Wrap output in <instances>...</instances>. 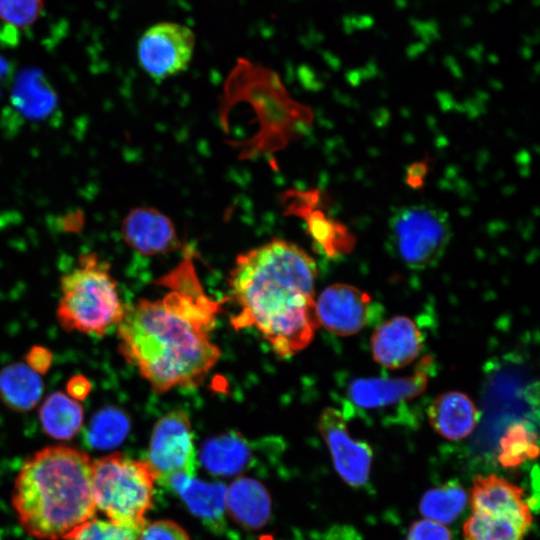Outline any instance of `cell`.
<instances>
[{"instance_id": "cell-15", "label": "cell", "mask_w": 540, "mask_h": 540, "mask_svg": "<svg viewBox=\"0 0 540 540\" xmlns=\"http://www.w3.org/2000/svg\"><path fill=\"white\" fill-rule=\"evenodd\" d=\"M164 485L178 494L189 511L211 530L220 532L224 529L227 492L225 485L184 474L170 477Z\"/></svg>"}, {"instance_id": "cell-8", "label": "cell", "mask_w": 540, "mask_h": 540, "mask_svg": "<svg viewBox=\"0 0 540 540\" xmlns=\"http://www.w3.org/2000/svg\"><path fill=\"white\" fill-rule=\"evenodd\" d=\"M195 48L194 32L181 23L159 22L148 27L137 44L142 70L160 82L185 71Z\"/></svg>"}, {"instance_id": "cell-3", "label": "cell", "mask_w": 540, "mask_h": 540, "mask_svg": "<svg viewBox=\"0 0 540 540\" xmlns=\"http://www.w3.org/2000/svg\"><path fill=\"white\" fill-rule=\"evenodd\" d=\"M93 460L84 451L55 445L42 448L22 465L12 504L22 528L40 540H69L96 516Z\"/></svg>"}, {"instance_id": "cell-29", "label": "cell", "mask_w": 540, "mask_h": 540, "mask_svg": "<svg viewBox=\"0 0 540 540\" xmlns=\"http://www.w3.org/2000/svg\"><path fill=\"white\" fill-rule=\"evenodd\" d=\"M406 540H452V536L443 524L424 518L410 526Z\"/></svg>"}, {"instance_id": "cell-23", "label": "cell", "mask_w": 540, "mask_h": 540, "mask_svg": "<svg viewBox=\"0 0 540 540\" xmlns=\"http://www.w3.org/2000/svg\"><path fill=\"white\" fill-rule=\"evenodd\" d=\"M467 501L466 491L451 481L428 490L420 500L419 511L425 519L449 524L464 510Z\"/></svg>"}, {"instance_id": "cell-22", "label": "cell", "mask_w": 540, "mask_h": 540, "mask_svg": "<svg viewBox=\"0 0 540 540\" xmlns=\"http://www.w3.org/2000/svg\"><path fill=\"white\" fill-rule=\"evenodd\" d=\"M531 524L510 516L472 511L463 535L466 540H522Z\"/></svg>"}, {"instance_id": "cell-6", "label": "cell", "mask_w": 540, "mask_h": 540, "mask_svg": "<svg viewBox=\"0 0 540 540\" xmlns=\"http://www.w3.org/2000/svg\"><path fill=\"white\" fill-rule=\"evenodd\" d=\"M388 238L396 256L411 268L435 265L451 239V225L443 210L415 204L397 208L388 221Z\"/></svg>"}, {"instance_id": "cell-16", "label": "cell", "mask_w": 540, "mask_h": 540, "mask_svg": "<svg viewBox=\"0 0 540 540\" xmlns=\"http://www.w3.org/2000/svg\"><path fill=\"white\" fill-rule=\"evenodd\" d=\"M524 490L494 474L476 476L471 490L472 511L510 516L532 523V513L523 499Z\"/></svg>"}, {"instance_id": "cell-32", "label": "cell", "mask_w": 540, "mask_h": 540, "mask_svg": "<svg viewBox=\"0 0 540 540\" xmlns=\"http://www.w3.org/2000/svg\"><path fill=\"white\" fill-rule=\"evenodd\" d=\"M66 389L69 397L79 401L85 399L89 395L92 386L85 376L75 375L68 380Z\"/></svg>"}, {"instance_id": "cell-30", "label": "cell", "mask_w": 540, "mask_h": 540, "mask_svg": "<svg viewBox=\"0 0 540 540\" xmlns=\"http://www.w3.org/2000/svg\"><path fill=\"white\" fill-rule=\"evenodd\" d=\"M26 363L37 374H45L51 367L53 356L52 352L42 346L30 348L26 354Z\"/></svg>"}, {"instance_id": "cell-19", "label": "cell", "mask_w": 540, "mask_h": 540, "mask_svg": "<svg viewBox=\"0 0 540 540\" xmlns=\"http://www.w3.org/2000/svg\"><path fill=\"white\" fill-rule=\"evenodd\" d=\"M226 508L235 522L244 528L256 530L268 522L271 500L260 482L238 477L227 488Z\"/></svg>"}, {"instance_id": "cell-12", "label": "cell", "mask_w": 540, "mask_h": 540, "mask_svg": "<svg viewBox=\"0 0 540 540\" xmlns=\"http://www.w3.org/2000/svg\"><path fill=\"white\" fill-rule=\"evenodd\" d=\"M9 109L22 123L46 122L58 113L59 98L40 69H24L14 79Z\"/></svg>"}, {"instance_id": "cell-20", "label": "cell", "mask_w": 540, "mask_h": 540, "mask_svg": "<svg viewBox=\"0 0 540 540\" xmlns=\"http://www.w3.org/2000/svg\"><path fill=\"white\" fill-rule=\"evenodd\" d=\"M43 393V382L23 363L6 366L0 372V398L12 410L26 412L35 407Z\"/></svg>"}, {"instance_id": "cell-13", "label": "cell", "mask_w": 540, "mask_h": 540, "mask_svg": "<svg viewBox=\"0 0 540 540\" xmlns=\"http://www.w3.org/2000/svg\"><path fill=\"white\" fill-rule=\"evenodd\" d=\"M422 333L406 316H395L376 328L371 337V352L380 365L399 369L409 365L419 355Z\"/></svg>"}, {"instance_id": "cell-25", "label": "cell", "mask_w": 540, "mask_h": 540, "mask_svg": "<svg viewBox=\"0 0 540 540\" xmlns=\"http://www.w3.org/2000/svg\"><path fill=\"white\" fill-rule=\"evenodd\" d=\"M499 460L505 467H514L538 454L535 437L524 423H514L508 427L500 440Z\"/></svg>"}, {"instance_id": "cell-1", "label": "cell", "mask_w": 540, "mask_h": 540, "mask_svg": "<svg viewBox=\"0 0 540 540\" xmlns=\"http://www.w3.org/2000/svg\"><path fill=\"white\" fill-rule=\"evenodd\" d=\"M191 252L161 279L164 297L126 306L117 324L119 352L158 393L198 385L220 357L210 336L220 303L204 292Z\"/></svg>"}, {"instance_id": "cell-14", "label": "cell", "mask_w": 540, "mask_h": 540, "mask_svg": "<svg viewBox=\"0 0 540 540\" xmlns=\"http://www.w3.org/2000/svg\"><path fill=\"white\" fill-rule=\"evenodd\" d=\"M428 379L423 370L403 377L357 378L348 385L347 397L361 408H384L421 395L427 388Z\"/></svg>"}, {"instance_id": "cell-17", "label": "cell", "mask_w": 540, "mask_h": 540, "mask_svg": "<svg viewBox=\"0 0 540 540\" xmlns=\"http://www.w3.org/2000/svg\"><path fill=\"white\" fill-rule=\"evenodd\" d=\"M427 414L432 428L450 440L470 435L479 420V411L473 401L458 391L445 392L436 397Z\"/></svg>"}, {"instance_id": "cell-28", "label": "cell", "mask_w": 540, "mask_h": 540, "mask_svg": "<svg viewBox=\"0 0 540 540\" xmlns=\"http://www.w3.org/2000/svg\"><path fill=\"white\" fill-rule=\"evenodd\" d=\"M138 540H190L179 524L171 520H157L141 528Z\"/></svg>"}, {"instance_id": "cell-24", "label": "cell", "mask_w": 540, "mask_h": 540, "mask_svg": "<svg viewBox=\"0 0 540 540\" xmlns=\"http://www.w3.org/2000/svg\"><path fill=\"white\" fill-rule=\"evenodd\" d=\"M130 430L127 415L117 407L101 409L91 419L87 439L97 449H112L121 444Z\"/></svg>"}, {"instance_id": "cell-26", "label": "cell", "mask_w": 540, "mask_h": 540, "mask_svg": "<svg viewBox=\"0 0 540 540\" xmlns=\"http://www.w3.org/2000/svg\"><path fill=\"white\" fill-rule=\"evenodd\" d=\"M139 532L95 517L85 523L69 540H138Z\"/></svg>"}, {"instance_id": "cell-27", "label": "cell", "mask_w": 540, "mask_h": 540, "mask_svg": "<svg viewBox=\"0 0 540 540\" xmlns=\"http://www.w3.org/2000/svg\"><path fill=\"white\" fill-rule=\"evenodd\" d=\"M43 6V0H0V19L12 28H25L37 20Z\"/></svg>"}, {"instance_id": "cell-11", "label": "cell", "mask_w": 540, "mask_h": 540, "mask_svg": "<svg viewBox=\"0 0 540 540\" xmlns=\"http://www.w3.org/2000/svg\"><path fill=\"white\" fill-rule=\"evenodd\" d=\"M121 234L136 252L152 256L180 248V240L171 219L153 207H136L124 217Z\"/></svg>"}, {"instance_id": "cell-9", "label": "cell", "mask_w": 540, "mask_h": 540, "mask_svg": "<svg viewBox=\"0 0 540 540\" xmlns=\"http://www.w3.org/2000/svg\"><path fill=\"white\" fill-rule=\"evenodd\" d=\"M318 430L340 477L353 487L365 485L370 476L372 449L366 442L352 438L342 413L335 408L324 409Z\"/></svg>"}, {"instance_id": "cell-10", "label": "cell", "mask_w": 540, "mask_h": 540, "mask_svg": "<svg viewBox=\"0 0 540 540\" xmlns=\"http://www.w3.org/2000/svg\"><path fill=\"white\" fill-rule=\"evenodd\" d=\"M315 306L319 325L337 335L350 336L367 325L372 299L352 285L334 284L322 291Z\"/></svg>"}, {"instance_id": "cell-31", "label": "cell", "mask_w": 540, "mask_h": 540, "mask_svg": "<svg viewBox=\"0 0 540 540\" xmlns=\"http://www.w3.org/2000/svg\"><path fill=\"white\" fill-rule=\"evenodd\" d=\"M84 224V212L78 208L67 212L57 220L58 229L65 233H78L83 229Z\"/></svg>"}, {"instance_id": "cell-21", "label": "cell", "mask_w": 540, "mask_h": 540, "mask_svg": "<svg viewBox=\"0 0 540 540\" xmlns=\"http://www.w3.org/2000/svg\"><path fill=\"white\" fill-rule=\"evenodd\" d=\"M39 418L47 435L58 440H68L80 430L84 410L78 401L67 394L54 392L40 407Z\"/></svg>"}, {"instance_id": "cell-7", "label": "cell", "mask_w": 540, "mask_h": 540, "mask_svg": "<svg viewBox=\"0 0 540 540\" xmlns=\"http://www.w3.org/2000/svg\"><path fill=\"white\" fill-rule=\"evenodd\" d=\"M147 464L161 484L172 476H195L197 454L188 415L171 411L155 424L147 453Z\"/></svg>"}, {"instance_id": "cell-2", "label": "cell", "mask_w": 540, "mask_h": 540, "mask_svg": "<svg viewBox=\"0 0 540 540\" xmlns=\"http://www.w3.org/2000/svg\"><path fill=\"white\" fill-rule=\"evenodd\" d=\"M316 279L314 259L284 239L239 254L229 273L231 298L238 307L232 326L254 327L281 357L304 349L320 326Z\"/></svg>"}, {"instance_id": "cell-33", "label": "cell", "mask_w": 540, "mask_h": 540, "mask_svg": "<svg viewBox=\"0 0 540 540\" xmlns=\"http://www.w3.org/2000/svg\"><path fill=\"white\" fill-rule=\"evenodd\" d=\"M13 76L12 64L0 56V93L2 87L9 84Z\"/></svg>"}, {"instance_id": "cell-5", "label": "cell", "mask_w": 540, "mask_h": 540, "mask_svg": "<svg viewBox=\"0 0 540 540\" xmlns=\"http://www.w3.org/2000/svg\"><path fill=\"white\" fill-rule=\"evenodd\" d=\"M156 478L146 461L121 453L101 457L92 464V492L96 509L107 520L141 530L152 507Z\"/></svg>"}, {"instance_id": "cell-18", "label": "cell", "mask_w": 540, "mask_h": 540, "mask_svg": "<svg viewBox=\"0 0 540 540\" xmlns=\"http://www.w3.org/2000/svg\"><path fill=\"white\" fill-rule=\"evenodd\" d=\"M251 443L241 434L229 431L206 439L199 459L214 476L231 477L246 470L253 460Z\"/></svg>"}, {"instance_id": "cell-4", "label": "cell", "mask_w": 540, "mask_h": 540, "mask_svg": "<svg viewBox=\"0 0 540 540\" xmlns=\"http://www.w3.org/2000/svg\"><path fill=\"white\" fill-rule=\"evenodd\" d=\"M79 262V268L61 278L62 296L56 316L68 332L100 337L120 322L126 306L106 263L92 253L82 255Z\"/></svg>"}]
</instances>
